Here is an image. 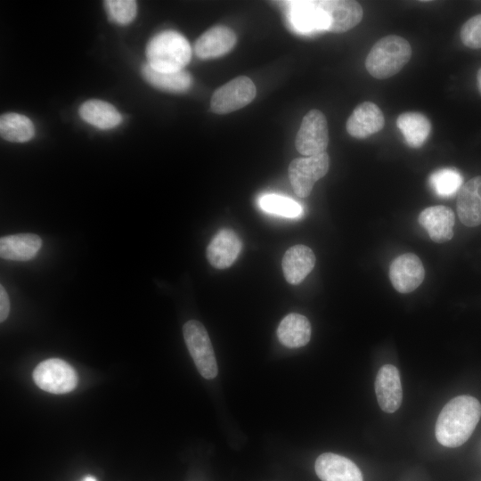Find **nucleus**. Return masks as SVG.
<instances>
[{"instance_id": "1", "label": "nucleus", "mask_w": 481, "mask_h": 481, "mask_svg": "<svg viewBox=\"0 0 481 481\" xmlns=\"http://www.w3.org/2000/svg\"><path fill=\"white\" fill-rule=\"evenodd\" d=\"M481 417L479 401L470 395H459L442 409L436 422V440L446 447H458L471 436Z\"/></svg>"}, {"instance_id": "2", "label": "nucleus", "mask_w": 481, "mask_h": 481, "mask_svg": "<svg viewBox=\"0 0 481 481\" xmlns=\"http://www.w3.org/2000/svg\"><path fill=\"white\" fill-rule=\"evenodd\" d=\"M147 63L159 72H177L190 62L192 48L187 39L174 30L156 34L146 46Z\"/></svg>"}, {"instance_id": "3", "label": "nucleus", "mask_w": 481, "mask_h": 481, "mask_svg": "<svg viewBox=\"0 0 481 481\" xmlns=\"http://www.w3.org/2000/svg\"><path fill=\"white\" fill-rule=\"evenodd\" d=\"M411 56L412 47L406 39L388 35L371 47L365 60V68L373 77L386 79L398 73Z\"/></svg>"}, {"instance_id": "4", "label": "nucleus", "mask_w": 481, "mask_h": 481, "mask_svg": "<svg viewBox=\"0 0 481 481\" xmlns=\"http://www.w3.org/2000/svg\"><path fill=\"white\" fill-rule=\"evenodd\" d=\"M183 333L187 348L200 375L207 379L216 378L218 373L216 359L203 324L196 320H190L184 323Z\"/></svg>"}, {"instance_id": "5", "label": "nucleus", "mask_w": 481, "mask_h": 481, "mask_svg": "<svg viewBox=\"0 0 481 481\" xmlns=\"http://www.w3.org/2000/svg\"><path fill=\"white\" fill-rule=\"evenodd\" d=\"M330 157L326 152L293 159L288 168L289 178L295 194L306 198L314 183L328 172Z\"/></svg>"}, {"instance_id": "6", "label": "nucleus", "mask_w": 481, "mask_h": 481, "mask_svg": "<svg viewBox=\"0 0 481 481\" xmlns=\"http://www.w3.org/2000/svg\"><path fill=\"white\" fill-rule=\"evenodd\" d=\"M33 379L41 389L53 394H65L76 388L77 374L65 361L59 358L45 360L33 371Z\"/></svg>"}, {"instance_id": "7", "label": "nucleus", "mask_w": 481, "mask_h": 481, "mask_svg": "<svg viewBox=\"0 0 481 481\" xmlns=\"http://www.w3.org/2000/svg\"><path fill=\"white\" fill-rule=\"evenodd\" d=\"M254 82L246 76H239L215 90L210 101L214 113L227 114L250 103L256 97Z\"/></svg>"}, {"instance_id": "8", "label": "nucleus", "mask_w": 481, "mask_h": 481, "mask_svg": "<svg viewBox=\"0 0 481 481\" xmlns=\"http://www.w3.org/2000/svg\"><path fill=\"white\" fill-rule=\"evenodd\" d=\"M329 144L328 124L319 110H309L303 118L298 131L295 145L306 157L325 152Z\"/></svg>"}, {"instance_id": "9", "label": "nucleus", "mask_w": 481, "mask_h": 481, "mask_svg": "<svg viewBox=\"0 0 481 481\" xmlns=\"http://www.w3.org/2000/svg\"><path fill=\"white\" fill-rule=\"evenodd\" d=\"M289 18L295 29L302 33L328 31L330 26L329 13L323 0L289 1Z\"/></svg>"}, {"instance_id": "10", "label": "nucleus", "mask_w": 481, "mask_h": 481, "mask_svg": "<svg viewBox=\"0 0 481 481\" xmlns=\"http://www.w3.org/2000/svg\"><path fill=\"white\" fill-rule=\"evenodd\" d=\"M425 270L421 260L412 253L398 256L390 265L389 278L400 293L416 289L423 281Z\"/></svg>"}, {"instance_id": "11", "label": "nucleus", "mask_w": 481, "mask_h": 481, "mask_svg": "<svg viewBox=\"0 0 481 481\" xmlns=\"http://www.w3.org/2000/svg\"><path fill=\"white\" fill-rule=\"evenodd\" d=\"M236 42L237 37L232 29L216 25L198 37L194 53L200 59L221 57L232 50Z\"/></svg>"}, {"instance_id": "12", "label": "nucleus", "mask_w": 481, "mask_h": 481, "mask_svg": "<svg viewBox=\"0 0 481 481\" xmlns=\"http://www.w3.org/2000/svg\"><path fill=\"white\" fill-rule=\"evenodd\" d=\"M375 393L379 407L387 413L395 412L401 405L403 389L397 368L383 365L375 379Z\"/></svg>"}, {"instance_id": "13", "label": "nucleus", "mask_w": 481, "mask_h": 481, "mask_svg": "<svg viewBox=\"0 0 481 481\" xmlns=\"http://www.w3.org/2000/svg\"><path fill=\"white\" fill-rule=\"evenodd\" d=\"M241 240L232 229L219 230L208 245L206 255L211 265L218 269L231 266L240 255Z\"/></svg>"}, {"instance_id": "14", "label": "nucleus", "mask_w": 481, "mask_h": 481, "mask_svg": "<svg viewBox=\"0 0 481 481\" xmlns=\"http://www.w3.org/2000/svg\"><path fill=\"white\" fill-rule=\"evenodd\" d=\"M385 118L379 107L371 102L360 103L348 117L346 124L347 133L357 139H364L379 132Z\"/></svg>"}, {"instance_id": "15", "label": "nucleus", "mask_w": 481, "mask_h": 481, "mask_svg": "<svg viewBox=\"0 0 481 481\" xmlns=\"http://www.w3.org/2000/svg\"><path fill=\"white\" fill-rule=\"evenodd\" d=\"M314 469L322 481H363L361 470L351 460L332 452L321 454Z\"/></svg>"}, {"instance_id": "16", "label": "nucleus", "mask_w": 481, "mask_h": 481, "mask_svg": "<svg viewBox=\"0 0 481 481\" xmlns=\"http://www.w3.org/2000/svg\"><path fill=\"white\" fill-rule=\"evenodd\" d=\"M419 223L435 242L443 243L453 237L455 216L448 207L437 205L425 208L419 216Z\"/></svg>"}, {"instance_id": "17", "label": "nucleus", "mask_w": 481, "mask_h": 481, "mask_svg": "<svg viewBox=\"0 0 481 481\" xmlns=\"http://www.w3.org/2000/svg\"><path fill=\"white\" fill-rule=\"evenodd\" d=\"M457 214L466 226L481 224V175L471 178L461 186L457 197Z\"/></svg>"}, {"instance_id": "18", "label": "nucleus", "mask_w": 481, "mask_h": 481, "mask_svg": "<svg viewBox=\"0 0 481 481\" xmlns=\"http://www.w3.org/2000/svg\"><path fill=\"white\" fill-rule=\"evenodd\" d=\"M315 265L313 250L305 245H295L285 252L281 266L286 281L292 285L302 282Z\"/></svg>"}, {"instance_id": "19", "label": "nucleus", "mask_w": 481, "mask_h": 481, "mask_svg": "<svg viewBox=\"0 0 481 481\" xmlns=\"http://www.w3.org/2000/svg\"><path fill=\"white\" fill-rule=\"evenodd\" d=\"M329 13V32L342 33L355 27L363 19V11L356 1L323 0Z\"/></svg>"}, {"instance_id": "20", "label": "nucleus", "mask_w": 481, "mask_h": 481, "mask_svg": "<svg viewBox=\"0 0 481 481\" xmlns=\"http://www.w3.org/2000/svg\"><path fill=\"white\" fill-rule=\"evenodd\" d=\"M42 246L41 238L33 233H19L0 239V256L3 259L27 261L37 256Z\"/></svg>"}, {"instance_id": "21", "label": "nucleus", "mask_w": 481, "mask_h": 481, "mask_svg": "<svg viewBox=\"0 0 481 481\" xmlns=\"http://www.w3.org/2000/svg\"><path fill=\"white\" fill-rule=\"evenodd\" d=\"M279 341L289 348L306 346L311 338V324L308 319L299 314H287L277 328Z\"/></svg>"}, {"instance_id": "22", "label": "nucleus", "mask_w": 481, "mask_h": 481, "mask_svg": "<svg viewBox=\"0 0 481 481\" xmlns=\"http://www.w3.org/2000/svg\"><path fill=\"white\" fill-rule=\"evenodd\" d=\"M79 115L86 123L99 129H111L122 121V116L110 103L101 100H88L82 103Z\"/></svg>"}, {"instance_id": "23", "label": "nucleus", "mask_w": 481, "mask_h": 481, "mask_svg": "<svg viewBox=\"0 0 481 481\" xmlns=\"http://www.w3.org/2000/svg\"><path fill=\"white\" fill-rule=\"evenodd\" d=\"M396 125L404 141L412 148L421 147L431 132L430 120L424 114L417 111L400 114Z\"/></svg>"}, {"instance_id": "24", "label": "nucleus", "mask_w": 481, "mask_h": 481, "mask_svg": "<svg viewBox=\"0 0 481 481\" xmlns=\"http://www.w3.org/2000/svg\"><path fill=\"white\" fill-rule=\"evenodd\" d=\"M142 75L150 85L168 93H184L192 85V77L185 70L170 73L159 72L145 63L142 68Z\"/></svg>"}, {"instance_id": "25", "label": "nucleus", "mask_w": 481, "mask_h": 481, "mask_svg": "<svg viewBox=\"0 0 481 481\" xmlns=\"http://www.w3.org/2000/svg\"><path fill=\"white\" fill-rule=\"evenodd\" d=\"M0 135L6 141L25 143L35 135L32 121L26 116L15 112H8L0 117Z\"/></svg>"}, {"instance_id": "26", "label": "nucleus", "mask_w": 481, "mask_h": 481, "mask_svg": "<svg viewBox=\"0 0 481 481\" xmlns=\"http://www.w3.org/2000/svg\"><path fill=\"white\" fill-rule=\"evenodd\" d=\"M428 182L436 195L449 198L459 192L463 185V177L458 170L446 167L432 173Z\"/></svg>"}, {"instance_id": "27", "label": "nucleus", "mask_w": 481, "mask_h": 481, "mask_svg": "<svg viewBox=\"0 0 481 481\" xmlns=\"http://www.w3.org/2000/svg\"><path fill=\"white\" fill-rule=\"evenodd\" d=\"M259 206L265 212L285 217H298L302 214V207L298 202L277 194L262 196Z\"/></svg>"}, {"instance_id": "28", "label": "nucleus", "mask_w": 481, "mask_h": 481, "mask_svg": "<svg viewBox=\"0 0 481 481\" xmlns=\"http://www.w3.org/2000/svg\"><path fill=\"white\" fill-rule=\"evenodd\" d=\"M104 6L110 20L120 25L132 22L137 13V4L134 0H107Z\"/></svg>"}, {"instance_id": "29", "label": "nucleus", "mask_w": 481, "mask_h": 481, "mask_svg": "<svg viewBox=\"0 0 481 481\" xmlns=\"http://www.w3.org/2000/svg\"><path fill=\"white\" fill-rule=\"evenodd\" d=\"M461 42L469 48H481V13L469 19L461 29Z\"/></svg>"}, {"instance_id": "30", "label": "nucleus", "mask_w": 481, "mask_h": 481, "mask_svg": "<svg viewBox=\"0 0 481 481\" xmlns=\"http://www.w3.org/2000/svg\"><path fill=\"white\" fill-rule=\"evenodd\" d=\"M10 311V301L8 294L3 285L0 286V321L4 322Z\"/></svg>"}, {"instance_id": "31", "label": "nucleus", "mask_w": 481, "mask_h": 481, "mask_svg": "<svg viewBox=\"0 0 481 481\" xmlns=\"http://www.w3.org/2000/svg\"><path fill=\"white\" fill-rule=\"evenodd\" d=\"M477 83L478 91L481 94V68L479 69L477 74Z\"/></svg>"}, {"instance_id": "32", "label": "nucleus", "mask_w": 481, "mask_h": 481, "mask_svg": "<svg viewBox=\"0 0 481 481\" xmlns=\"http://www.w3.org/2000/svg\"><path fill=\"white\" fill-rule=\"evenodd\" d=\"M81 481H97V480L92 476H86Z\"/></svg>"}]
</instances>
